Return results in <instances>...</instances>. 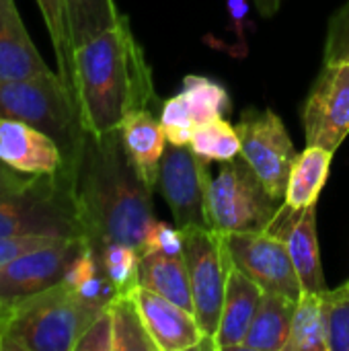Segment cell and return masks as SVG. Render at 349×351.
Returning a JSON list of instances; mask_svg holds the SVG:
<instances>
[{
	"label": "cell",
	"mask_w": 349,
	"mask_h": 351,
	"mask_svg": "<svg viewBox=\"0 0 349 351\" xmlns=\"http://www.w3.org/2000/svg\"><path fill=\"white\" fill-rule=\"evenodd\" d=\"M86 245L101 251L123 243L142 251L152 226V191L134 167L119 130L109 134L84 132L68 165Z\"/></svg>",
	"instance_id": "1"
},
{
	"label": "cell",
	"mask_w": 349,
	"mask_h": 351,
	"mask_svg": "<svg viewBox=\"0 0 349 351\" xmlns=\"http://www.w3.org/2000/svg\"><path fill=\"white\" fill-rule=\"evenodd\" d=\"M74 93L84 132L101 136L158 103L152 70L123 14L119 23L74 49Z\"/></svg>",
	"instance_id": "2"
},
{
	"label": "cell",
	"mask_w": 349,
	"mask_h": 351,
	"mask_svg": "<svg viewBox=\"0 0 349 351\" xmlns=\"http://www.w3.org/2000/svg\"><path fill=\"white\" fill-rule=\"evenodd\" d=\"M68 282L14 300V317L2 351H74L86 327L105 311Z\"/></svg>",
	"instance_id": "3"
},
{
	"label": "cell",
	"mask_w": 349,
	"mask_h": 351,
	"mask_svg": "<svg viewBox=\"0 0 349 351\" xmlns=\"http://www.w3.org/2000/svg\"><path fill=\"white\" fill-rule=\"evenodd\" d=\"M0 117L25 121L51 136L68 165L84 136L76 95L53 70L0 82Z\"/></svg>",
	"instance_id": "4"
},
{
	"label": "cell",
	"mask_w": 349,
	"mask_h": 351,
	"mask_svg": "<svg viewBox=\"0 0 349 351\" xmlns=\"http://www.w3.org/2000/svg\"><path fill=\"white\" fill-rule=\"evenodd\" d=\"M23 234L86 241L68 167L58 175L35 177L25 189L0 197V237Z\"/></svg>",
	"instance_id": "5"
},
{
	"label": "cell",
	"mask_w": 349,
	"mask_h": 351,
	"mask_svg": "<svg viewBox=\"0 0 349 351\" xmlns=\"http://www.w3.org/2000/svg\"><path fill=\"white\" fill-rule=\"evenodd\" d=\"M284 202L276 199L255 169L239 154L224 160L208 189L212 230L267 232Z\"/></svg>",
	"instance_id": "6"
},
{
	"label": "cell",
	"mask_w": 349,
	"mask_h": 351,
	"mask_svg": "<svg viewBox=\"0 0 349 351\" xmlns=\"http://www.w3.org/2000/svg\"><path fill=\"white\" fill-rule=\"evenodd\" d=\"M183 257L189 271L193 313L206 335V348L214 350V337L220 327V315L224 304L226 271L230 263V251L226 237L218 230L204 226L181 228Z\"/></svg>",
	"instance_id": "7"
},
{
	"label": "cell",
	"mask_w": 349,
	"mask_h": 351,
	"mask_svg": "<svg viewBox=\"0 0 349 351\" xmlns=\"http://www.w3.org/2000/svg\"><path fill=\"white\" fill-rule=\"evenodd\" d=\"M234 128L241 136V156L255 169L267 191L284 202L298 156L284 121L272 109H247Z\"/></svg>",
	"instance_id": "8"
},
{
	"label": "cell",
	"mask_w": 349,
	"mask_h": 351,
	"mask_svg": "<svg viewBox=\"0 0 349 351\" xmlns=\"http://www.w3.org/2000/svg\"><path fill=\"white\" fill-rule=\"evenodd\" d=\"M210 181L208 160L197 156L191 146L169 144L165 148L156 187L169 204L179 230L187 226L212 228L208 208Z\"/></svg>",
	"instance_id": "9"
},
{
	"label": "cell",
	"mask_w": 349,
	"mask_h": 351,
	"mask_svg": "<svg viewBox=\"0 0 349 351\" xmlns=\"http://www.w3.org/2000/svg\"><path fill=\"white\" fill-rule=\"evenodd\" d=\"M306 146L335 154L349 134V64L325 62L302 109Z\"/></svg>",
	"instance_id": "10"
},
{
	"label": "cell",
	"mask_w": 349,
	"mask_h": 351,
	"mask_svg": "<svg viewBox=\"0 0 349 351\" xmlns=\"http://www.w3.org/2000/svg\"><path fill=\"white\" fill-rule=\"evenodd\" d=\"M224 237L234 265L265 292L300 298V280L284 239L272 232H230Z\"/></svg>",
	"instance_id": "11"
},
{
	"label": "cell",
	"mask_w": 349,
	"mask_h": 351,
	"mask_svg": "<svg viewBox=\"0 0 349 351\" xmlns=\"http://www.w3.org/2000/svg\"><path fill=\"white\" fill-rule=\"evenodd\" d=\"M84 245L82 239H58L6 263L0 267V298L14 302L60 284Z\"/></svg>",
	"instance_id": "12"
},
{
	"label": "cell",
	"mask_w": 349,
	"mask_h": 351,
	"mask_svg": "<svg viewBox=\"0 0 349 351\" xmlns=\"http://www.w3.org/2000/svg\"><path fill=\"white\" fill-rule=\"evenodd\" d=\"M267 232L286 241L302 292L323 294L327 284L317 237V204L304 210H294L288 204H282Z\"/></svg>",
	"instance_id": "13"
},
{
	"label": "cell",
	"mask_w": 349,
	"mask_h": 351,
	"mask_svg": "<svg viewBox=\"0 0 349 351\" xmlns=\"http://www.w3.org/2000/svg\"><path fill=\"white\" fill-rule=\"evenodd\" d=\"M132 294L156 350L187 351L206 348V335L191 311L140 284Z\"/></svg>",
	"instance_id": "14"
},
{
	"label": "cell",
	"mask_w": 349,
	"mask_h": 351,
	"mask_svg": "<svg viewBox=\"0 0 349 351\" xmlns=\"http://www.w3.org/2000/svg\"><path fill=\"white\" fill-rule=\"evenodd\" d=\"M0 160L27 177L58 175L68 167L51 136L8 117H0Z\"/></svg>",
	"instance_id": "15"
},
{
	"label": "cell",
	"mask_w": 349,
	"mask_h": 351,
	"mask_svg": "<svg viewBox=\"0 0 349 351\" xmlns=\"http://www.w3.org/2000/svg\"><path fill=\"white\" fill-rule=\"evenodd\" d=\"M263 294L265 290L245 271H241L230 257L226 271L224 304L220 315V327L214 337V350L239 351Z\"/></svg>",
	"instance_id": "16"
},
{
	"label": "cell",
	"mask_w": 349,
	"mask_h": 351,
	"mask_svg": "<svg viewBox=\"0 0 349 351\" xmlns=\"http://www.w3.org/2000/svg\"><path fill=\"white\" fill-rule=\"evenodd\" d=\"M51 72L31 41L14 0H0V82Z\"/></svg>",
	"instance_id": "17"
},
{
	"label": "cell",
	"mask_w": 349,
	"mask_h": 351,
	"mask_svg": "<svg viewBox=\"0 0 349 351\" xmlns=\"http://www.w3.org/2000/svg\"><path fill=\"white\" fill-rule=\"evenodd\" d=\"M119 134L142 179L150 187H156L158 167L167 148V134H165L160 119L154 117L152 109L134 111L121 121Z\"/></svg>",
	"instance_id": "18"
},
{
	"label": "cell",
	"mask_w": 349,
	"mask_h": 351,
	"mask_svg": "<svg viewBox=\"0 0 349 351\" xmlns=\"http://www.w3.org/2000/svg\"><path fill=\"white\" fill-rule=\"evenodd\" d=\"M296 302L298 300H294L290 296L265 292L259 300V306L255 311V317L251 321L247 337L243 339L239 351L286 350Z\"/></svg>",
	"instance_id": "19"
},
{
	"label": "cell",
	"mask_w": 349,
	"mask_h": 351,
	"mask_svg": "<svg viewBox=\"0 0 349 351\" xmlns=\"http://www.w3.org/2000/svg\"><path fill=\"white\" fill-rule=\"evenodd\" d=\"M138 282L140 286L193 313L191 282H189V271H187L183 253L181 255H169V253H158V251L142 253Z\"/></svg>",
	"instance_id": "20"
},
{
	"label": "cell",
	"mask_w": 349,
	"mask_h": 351,
	"mask_svg": "<svg viewBox=\"0 0 349 351\" xmlns=\"http://www.w3.org/2000/svg\"><path fill=\"white\" fill-rule=\"evenodd\" d=\"M331 160L333 152L319 146H306V150L298 154L294 160L284 204H288L294 210H304L317 204L319 193L327 183Z\"/></svg>",
	"instance_id": "21"
},
{
	"label": "cell",
	"mask_w": 349,
	"mask_h": 351,
	"mask_svg": "<svg viewBox=\"0 0 349 351\" xmlns=\"http://www.w3.org/2000/svg\"><path fill=\"white\" fill-rule=\"evenodd\" d=\"M107 306L113 319V351H158L132 292L115 294Z\"/></svg>",
	"instance_id": "22"
},
{
	"label": "cell",
	"mask_w": 349,
	"mask_h": 351,
	"mask_svg": "<svg viewBox=\"0 0 349 351\" xmlns=\"http://www.w3.org/2000/svg\"><path fill=\"white\" fill-rule=\"evenodd\" d=\"M68 29L74 49L103 31L115 27L123 16L115 0H66Z\"/></svg>",
	"instance_id": "23"
},
{
	"label": "cell",
	"mask_w": 349,
	"mask_h": 351,
	"mask_svg": "<svg viewBox=\"0 0 349 351\" xmlns=\"http://www.w3.org/2000/svg\"><path fill=\"white\" fill-rule=\"evenodd\" d=\"M284 351H327L321 294H300L292 317L290 337Z\"/></svg>",
	"instance_id": "24"
},
{
	"label": "cell",
	"mask_w": 349,
	"mask_h": 351,
	"mask_svg": "<svg viewBox=\"0 0 349 351\" xmlns=\"http://www.w3.org/2000/svg\"><path fill=\"white\" fill-rule=\"evenodd\" d=\"M37 6L41 10L43 23L47 27L49 39L53 45L56 64H58L56 72L60 74L64 84L74 93V45H72L70 29H68L66 0H37Z\"/></svg>",
	"instance_id": "25"
},
{
	"label": "cell",
	"mask_w": 349,
	"mask_h": 351,
	"mask_svg": "<svg viewBox=\"0 0 349 351\" xmlns=\"http://www.w3.org/2000/svg\"><path fill=\"white\" fill-rule=\"evenodd\" d=\"M189 146L197 156L206 158L208 162H224L241 154V136L237 128L224 121V117H216L210 121L195 123Z\"/></svg>",
	"instance_id": "26"
},
{
	"label": "cell",
	"mask_w": 349,
	"mask_h": 351,
	"mask_svg": "<svg viewBox=\"0 0 349 351\" xmlns=\"http://www.w3.org/2000/svg\"><path fill=\"white\" fill-rule=\"evenodd\" d=\"M99 259L101 274L111 284L115 294L132 292L138 282L140 271V251L123 245V243H109L101 251L95 253Z\"/></svg>",
	"instance_id": "27"
},
{
	"label": "cell",
	"mask_w": 349,
	"mask_h": 351,
	"mask_svg": "<svg viewBox=\"0 0 349 351\" xmlns=\"http://www.w3.org/2000/svg\"><path fill=\"white\" fill-rule=\"evenodd\" d=\"M191 107L195 123L210 121L216 117H224V113L230 109V97L226 88L210 78L189 74L183 78V90H181Z\"/></svg>",
	"instance_id": "28"
},
{
	"label": "cell",
	"mask_w": 349,
	"mask_h": 351,
	"mask_svg": "<svg viewBox=\"0 0 349 351\" xmlns=\"http://www.w3.org/2000/svg\"><path fill=\"white\" fill-rule=\"evenodd\" d=\"M327 351H349V282L321 294Z\"/></svg>",
	"instance_id": "29"
},
{
	"label": "cell",
	"mask_w": 349,
	"mask_h": 351,
	"mask_svg": "<svg viewBox=\"0 0 349 351\" xmlns=\"http://www.w3.org/2000/svg\"><path fill=\"white\" fill-rule=\"evenodd\" d=\"M160 123L165 128L169 144H175V146H189L191 144L195 119H193L191 107H189L183 93H179V95H175L163 103Z\"/></svg>",
	"instance_id": "30"
},
{
	"label": "cell",
	"mask_w": 349,
	"mask_h": 351,
	"mask_svg": "<svg viewBox=\"0 0 349 351\" xmlns=\"http://www.w3.org/2000/svg\"><path fill=\"white\" fill-rule=\"evenodd\" d=\"M325 62L349 64V2L344 4L329 21Z\"/></svg>",
	"instance_id": "31"
},
{
	"label": "cell",
	"mask_w": 349,
	"mask_h": 351,
	"mask_svg": "<svg viewBox=\"0 0 349 351\" xmlns=\"http://www.w3.org/2000/svg\"><path fill=\"white\" fill-rule=\"evenodd\" d=\"M74 351H113V319L109 306L86 327Z\"/></svg>",
	"instance_id": "32"
},
{
	"label": "cell",
	"mask_w": 349,
	"mask_h": 351,
	"mask_svg": "<svg viewBox=\"0 0 349 351\" xmlns=\"http://www.w3.org/2000/svg\"><path fill=\"white\" fill-rule=\"evenodd\" d=\"M148 251H158V253H169V255H181L183 253V234L181 230L175 226H169L160 220H154L146 239H144V245H142V253H148Z\"/></svg>",
	"instance_id": "33"
},
{
	"label": "cell",
	"mask_w": 349,
	"mask_h": 351,
	"mask_svg": "<svg viewBox=\"0 0 349 351\" xmlns=\"http://www.w3.org/2000/svg\"><path fill=\"white\" fill-rule=\"evenodd\" d=\"M62 237H43V234H23V237H0V267L14 261L16 257L35 251L43 245H49Z\"/></svg>",
	"instance_id": "34"
},
{
	"label": "cell",
	"mask_w": 349,
	"mask_h": 351,
	"mask_svg": "<svg viewBox=\"0 0 349 351\" xmlns=\"http://www.w3.org/2000/svg\"><path fill=\"white\" fill-rule=\"evenodd\" d=\"M33 179H35V177H27V175H21V173L12 171L8 165H4V162L0 160V197L25 189Z\"/></svg>",
	"instance_id": "35"
},
{
	"label": "cell",
	"mask_w": 349,
	"mask_h": 351,
	"mask_svg": "<svg viewBox=\"0 0 349 351\" xmlns=\"http://www.w3.org/2000/svg\"><path fill=\"white\" fill-rule=\"evenodd\" d=\"M226 6H228V14H230L232 27H234L237 39H239V43L245 47L243 25H245V21H247V14H249V0H226Z\"/></svg>",
	"instance_id": "36"
},
{
	"label": "cell",
	"mask_w": 349,
	"mask_h": 351,
	"mask_svg": "<svg viewBox=\"0 0 349 351\" xmlns=\"http://www.w3.org/2000/svg\"><path fill=\"white\" fill-rule=\"evenodd\" d=\"M12 317H14V302L0 298V351H2V341L6 337V331L12 323Z\"/></svg>",
	"instance_id": "37"
},
{
	"label": "cell",
	"mask_w": 349,
	"mask_h": 351,
	"mask_svg": "<svg viewBox=\"0 0 349 351\" xmlns=\"http://www.w3.org/2000/svg\"><path fill=\"white\" fill-rule=\"evenodd\" d=\"M282 2L284 0H253V4L257 6L261 16H274L280 10Z\"/></svg>",
	"instance_id": "38"
}]
</instances>
